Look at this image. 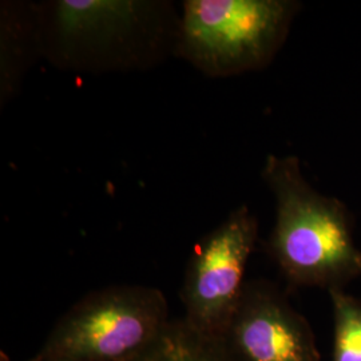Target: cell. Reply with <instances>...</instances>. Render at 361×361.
<instances>
[{"label":"cell","mask_w":361,"mask_h":361,"mask_svg":"<svg viewBox=\"0 0 361 361\" xmlns=\"http://www.w3.org/2000/svg\"><path fill=\"white\" fill-rule=\"evenodd\" d=\"M180 19L165 0L42 1V56L77 74L145 71L176 54Z\"/></svg>","instance_id":"6da1fadb"},{"label":"cell","mask_w":361,"mask_h":361,"mask_svg":"<svg viewBox=\"0 0 361 361\" xmlns=\"http://www.w3.org/2000/svg\"><path fill=\"white\" fill-rule=\"evenodd\" d=\"M261 177L276 204L269 253L286 280L329 290L360 277L361 249L343 202L317 192L295 155H269Z\"/></svg>","instance_id":"7a4b0ae2"},{"label":"cell","mask_w":361,"mask_h":361,"mask_svg":"<svg viewBox=\"0 0 361 361\" xmlns=\"http://www.w3.org/2000/svg\"><path fill=\"white\" fill-rule=\"evenodd\" d=\"M300 10L293 0H185L174 56L228 78L271 65Z\"/></svg>","instance_id":"3957f363"},{"label":"cell","mask_w":361,"mask_h":361,"mask_svg":"<svg viewBox=\"0 0 361 361\" xmlns=\"http://www.w3.org/2000/svg\"><path fill=\"white\" fill-rule=\"evenodd\" d=\"M170 322L168 300L159 289L107 286L67 310L32 360H137Z\"/></svg>","instance_id":"277c9868"},{"label":"cell","mask_w":361,"mask_h":361,"mask_svg":"<svg viewBox=\"0 0 361 361\" xmlns=\"http://www.w3.org/2000/svg\"><path fill=\"white\" fill-rule=\"evenodd\" d=\"M258 221L243 205L207 233L189 258L180 300L193 331L217 338L243 297L246 265L257 244Z\"/></svg>","instance_id":"5b68a950"},{"label":"cell","mask_w":361,"mask_h":361,"mask_svg":"<svg viewBox=\"0 0 361 361\" xmlns=\"http://www.w3.org/2000/svg\"><path fill=\"white\" fill-rule=\"evenodd\" d=\"M213 340L232 361H320L308 322L267 281L246 283L232 319Z\"/></svg>","instance_id":"8992f818"},{"label":"cell","mask_w":361,"mask_h":361,"mask_svg":"<svg viewBox=\"0 0 361 361\" xmlns=\"http://www.w3.org/2000/svg\"><path fill=\"white\" fill-rule=\"evenodd\" d=\"M42 56L38 3L1 1L0 7V104H8L23 78Z\"/></svg>","instance_id":"52a82bcc"},{"label":"cell","mask_w":361,"mask_h":361,"mask_svg":"<svg viewBox=\"0 0 361 361\" xmlns=\"http://www.w3.org/2000/svg\"><path fill=\"white\" fill-rule=\"evenodd\" d=\"M134 361H232L217 341L197 334L182 319L170 322L153 347Z\"/></svg>","instance_id":"ba28073f"},{"label":"cell","mask_w":361,"mask_h":361,"mask_svg":"<svg viewBox=\"0 0 361 361\" xmlns=\"http://www.w3.org/2000/svg\"><path fill=\"white\" fill-rule=\"evenodd\" d=\"M328 292L334 310L332 361H361V302L343 288Z\"/></svg>","instance_id":"9c48e42d"},{"label":"cell","mask_w":361,"mask_h":361,"mask_svg":"<svg viewBox=\"0 0 361 361\" xmlns=\"http://www.w3.org/2000/svg\"><path fill=\"white\" fill-rule=\"evenodd\" d=\"M30 361H71V360H62V359H55V360H32V359H31V360Z\"/></svg>","instance_id":"30bf717a"}]
</instances>
